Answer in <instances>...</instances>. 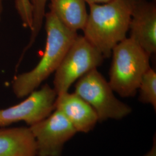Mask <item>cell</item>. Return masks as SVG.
Returning <instances> with one entry per match:
<instances>
[{
  "label": "cell",
  "instance_id": "9a60e30c",
  "mask_svg": "<svg viewBox=\"0 0 156 156\" xmlns=\"http://www.w3.org/2000/svg\"><path fill=\"white\" fill-rule=\"evenodd\" d=\"M144 156H156V136H154L153 138V144L151 149Z\"/></svg>",
  "mask_w": 156,
  "mask_h": 156
},
{
  "label": "cell",
  "instance_id": "9c48e42d",
  "mask_svg": "<svg viewBox=\"0 0 156 156\" xmlns=\"http://www.w3.org/2000/svg\"><path fill=\"white\" fill-rule=\"evenodd\" d=\"M55 109L60 111L77 132L87 133L94 127L98 117L94 109L76 93L58 95Z\"/></svg>",
  "mask_w": 156,
  "mask_h": 156
},
{
  "label": "cell",
  "instance_id": "7a4b0ae2",
  "mask_svg": "<svg viewBox=\"0 0 156 156\" xmlns=\"http://www.w3.org/2000/svg\"><path fill=\"white\" fill-rule=\"evenodd\" d=\"M135 0H111L90 4L84 37L101 53L111 57L113 48L127 37Z\"/></svg>",
  "mask_w": 156,
  "mask_h": 156
},
{
  "label": "cell",
  "instance_id": "52a82bcc",
  "mask_svg": "<svg viewBox=\"0 0 156 156\" xmlns=\"http://www.w3.org/2000/svg\"><path fill=\"white\" fill-rule=\"evenodd\" d=\"M38 156H60L66 142L77 133L72 124L56 109L44 119L30 126Z\"/></svg>",
  "mask_w": 156,
  "mask_h": 156
},
{
  "label": "cell",
  "instance_id": "2e32d148",
  "mask_svg": "<svg viewBox=\"0 0 156 156\" xmlns=\"http://www.w3.org/2000/svg\"><path fill=\"white\" fill-rule=\"evenodd\" d=\"M89 5L90 4H102L109 2L111 0H84Z\"/></svg>",
  "mask_w": 156,
  "mask_h": 156
},
{
  "label": "cell",
  "instance_id": "7c38bea8",
  "mask_svg": "<svg viewBox=\"0 0 156 156\" xmlns=\"http://www.w3.org/2000/svg\"><path fill=\"white\" fill-rule=\"evenodd\" d=\"M48 0H30L33 15V23L31 28V35L27 45L24 48L19 61L21 62L26 51L33 45L41 30L46 14V6Z\"/></svg>",
  "mask_w": 156,
  "mask_h": 156
},
{
  "label": "cell",
  "instance_id": "30bf717a",
  "mask_svg": "<svg viewBox=\"0 0 156 156\" xmlns=\"http://www.w3.org/2000/svg\"><path fill=\"white\" fill-rule=\"evenodd\" d=\"M37 146L29 127L0 128V156H37Z\"/></svg>",
  "mask_w": 156,
  "mask_h": 156
},
{
  "label": "cell",
  "instance_id": "8992f818",
  "mask_svg": "<svg viewBox=\"0 0 156 156\" xmlns=\"http://www.w3.org/2000/svg\"><path fill=\"white\" fill-rule=\"evenodd\" d=\"M57 95L48 84L35 90L27 98L13 106L0 109V126L24 122L30 126L48 117L55 109Z\"/></svg>",
  "mask_w": 156,
  "mask_h": 156
},
{
  "label": "cell",
  "instance_id": "8fae6325",
  "mask_svg": "<svg viewBox=\"0 0 156 156\" xmlns=\"http://www.w3.org/2000/svg\"><path fill=\"white\" fill-rule=\"evenodd\" d=\"M84 0H50V11L67 28L77 32L83 30L88 13Z\"/></svg>",
  "mask_w": 156,
  "mask_h": 156
},
{
  "label": "cell",
  "instance_id": "ba28073f",
  "mask_svg": "<svg viewBox=\"0 0 156 156\" xmlns=\"http://www.w3.org/2000/svg\"><path fill=\"white\" fill-rule=\"evenodd\" d=\"M129 38L149 55L156 52V5L153 2L135 0L129 24Z\"/></svg>",
  "mask_w": 156,
  "mask_h": 156
},
{
  "label": "cell",
  "instance_id": "277c9868",
  "mask_svg": "<svg viewBox=\"0 0 156 156\" xmlns=\"http://www.w3.org/2000/svg\"><path fill=\"white\" fill-rule=\"evenodd\" d=\"M74 93L94 109L98 121L122 119L131 112L129 106L115 96L109 82L97 68L78 79Z\"/></svg>",
  "mask_w": 156,
  "mask_h": 156
},
{
  "label": "cell",
  "instance_id": "5b68a950",
  "mask_svg": "<svg viewBox=\"0 0 156 156\" xmlns=\"http://www.w3.org/2000/svg\"><path fill=\"white\" fill-rule=\"evenodd\" d=\"M104 57L83 36H78L67 50L55 72L54 87L56 94L68 91L75 82L102 63Z\"/></svg>",
  "mask_w": 156,
  "mask_h": 156
},
{
  "label": "cell",
  "instance_id": "6da1fadb",
  "mask_svg": "<svg viewBox=\"0 0 156 156\" xmlns=\"http://www.w3.org/2000/svg\"><path fill=\"white\" fill-rule=\"evenodd\" d=\"M46 39L45 50L37 66L31 71L14 77L12 87L19 98L27 97L56 72L67 50L78 36L77 32L64 26L51 11L45 16Z\"/></svg>",
  "mask_w": 156,
  "mask_h": 156
},
{
  "label": "cell",
  "instance_id": "5bb4252c",
  "mask_svg": "<svg viewBox=\"0 0 156 156\" xmlns=\"http://www.w3.org/2000/svg\"><path fill=\"white\" fill-rule=\"evenodd\" d=\"M15 6L23 26L30 30L33 23V15L30 0H15Z\"/></svg>",
  "mask_w": 156,
  "mask_h": 156
},
{
  "label": "cell",
  "instance_id": "3957f363",
  "mask_svg": "<svg viewBox=\"0 0 156 156\" xmlns=\"http://www.w3.org/2000/svg\"><path fill=\"white\" fill-rule=\"evenodd\" d=\"M111 56L109 83L112 89L123 97L134 96L143 75L151 68V55L126 38L113 48Z\"/></svg>",
  "mask_w": 156,
  "mask_h": 156
},
{
  "label": "cell",
  "instance_id": "4fadbf2b",
  "mask_svg": "<svg viewBox=\"0 0 156 156\" xmlns=\"http://www.w3.org/2000/svg\"><path fill=\"white\" fill-rule=\"evenodd\" d=\"M140 100L145 104H151L156 109V73L150 68L141 79L138 90Z\"/></svg>",
  "mask_w": 156,
  "mask_h": 156
}]
</instances>
